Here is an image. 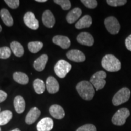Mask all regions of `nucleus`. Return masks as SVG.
<instances>
[{"mask_svg":"<svg viewBox=\"0 0 131 131\" xmlns=\"http://www.w3.org/2000/svg\"><path fill=\"white\" fill-rule=\"evenodd\" d=\"M24 22L26 26L32 30H37L39 27V22L36 19L35 15L32 12H26L24 15Z\"/></svg>","mask_w":131,"mask_h":131,"instance_id":"obj_8","label":"nucleus"},{"mask_svg":"<svg viewBox=\"0 0 131 131\" xmlns=\"http://www.w3.org/2000/svg\"><path fill=\"white\" fill-rule=\"evenodd\" d=\"M76 89L80 96L85 100H91L95 95L94 87L90 81H80L77 85Z\"/></svg>","mask_w":131,"mask_h":131,"instance_id":"obj_1","label":"nucleus"},{"mask_svg":"<svg viewBox=\"0 0 131 131\" xmlns=\"http://www.w3.org/2000/svg\"><path fill=\"white\" fill-rule=\"evenodd\" d=\"M46 87L50 94H55L58 92L60 89L58 82L53 77H49L47 78Z\"/></svg>","mask_w":131,"mask_h":131,"instance_id":"obj_14","label":"nucleus"},{"mask_svg":"<svg viewBox=\"0 0 131 131\" xmlns=\"http://www.w3.org/2000/svg\"><path fill=\"white\" fill-rule=\"evenodd\" d=\"M7 97V93L5 92L4 91L0 90V103L3 102V101H5L6 98Z\"/></svg>","mask_w":131,"mask_h":131,"instance_id":"obj_34","label":"nucleus"},{"mask_svg":"<svg viewBox=\"0 0 131 131\" xmlns=\"http://www.w3.org/2000/svg\"><path fill=\"white\" fill-rule=\"evenodd\" d=\"M53 42L62 49H68L70 46V41L68 37L63 35H56L53 38Z\"/></svg>","mask_w":131,"mask_h":131,"instance_id":"obj_13","label":"nucleus"},{"mask_svg":"<svg viewBox=\"0 0 131 131\" xmlns=\"http://www.w3.org/2000/svg\"><path fill=\"white\" fill-rule=\"evenodd\" d=\"M130 115V111L127 108H122L115 113L112 118V122L114 125L123 126L125 124L126 119Z\"/></svg>","mask_w":131,"mask_h":131,"instance_id":"obj_5","label":"nucleus"},{"mask_svg":"<svg viewBox=\"0 0 131 131\" xmlns=\"http://www.w3.org/2000/svg\"><path fill=\"white\" fill-rule=\"evenodd\" d=\"M14 105L15 109L18 114H21L25 110L26 103L24 99L20 95L16 96L14 98Z\"/></svg>","mask_w":131,"mask_h":131,"instance_id":"obj_20","label":"nucleus"},{"mask_svg":"<svg viewBox=\"0 0 131 131\" xmlns=\"http://www.w3.org/2000/svg\"><path fill=\"white\" fill-rule=\"evenodd\" d=\"M33 86H34L35 92L38 94H42L45 91L46 85L45 83L42 80L39 79V78L34 80Z\"/></svg>","mask_w":131,"mask_h":131,"instance_id":"obj_25","label":"nucleus"},{"mask_svg":"<svg viewBox=\"0 0 131 131\" xmlns=\"http://www.w3.org/2000/svg\"><path fill=\"white\" fill-rule=\"evenodd\" d=\"M11 49L7 46L0 47V58H9L11 55Z\"/></svg>","mask_w":131,"mask_h":131,"instance_id":"obj_27","label":"nucleus"},{"mask_svg":"<svg viewBox=\"0 0 131 131\" xmlns=\"http://www.w3.org/2000/svg\"><path fill=\"white\" fill-rule=\"evenodd\" d=\"M107 77L104 71L100 70L94 73L90 79V83L93 85L96 91L103 89L105 86L106 81L105 78Z\"/></svg>","mask_w":131,"mask_h":131,"instance_id":"obj_4","label":"nucleus"},{"mask_svg":"<svg viewBox=\"0 0 131 131\" xmlns=\"http://www.w3.org/2000/svg\"><path fill=\"white\" fill-rule=\"evenodd\" d=\"M12 118V112L10 111L5 110L0 112V126L7 124Z\"/></svg>","mask_w":131,"mask_h":131,"instance_id":"obj_24","label":"nucleus"},{"mask_svg":"<svg viewBox=\"0 0 131 131\" xmlns=\"http://www.w3.org/2000/svg\"><path fill=\"white\" fill-rule=\"evenodd\" d=\"M54 3L60 5L64 10H68L71 7V3L69 0H55Z\"/></svg>","mask_w":131,"mask_h":131,"instance_id":"obj_28","label":"nucleus"},{"mask_svg":"<svg viewBox=\"0 0 131 131\" xmlns=\"http://www.w3.org/2000/svg\"><path fill=\"white\" fill-rule=\"evenodd\" d=\"M82 11L81 9L78 7L74 8L68 13L66 16V21L68 23L72 24L76 22L77 19L81 16Z\"/></svg>","mask_w":131,"mask_h":131,"instance_id":"obj_19","label":"nucleus"},{"mask_svg":"<svg viewBox=\"0 0 131 131\" xmlns=\"http://www.w3.org/2000/svg\"><path fill=\"white\" fill-rule=\"evenodd\" d=\"M92 19L91 16L88 15H84L80 18L75 24V27L77 29H82L84 28H88L92 25Z\"/></svg>","mask_w":131,"mask_h":131,"instance_id":"obj_18","label":"nucleus"},{"mask_svg":"<svg viewBox=\"0 0 131 131\" xmlns=\"http://www.w3.org/2000/svg\"><path fill=\"white\" fill-rule=\"evenodd\" d=\"M53 127V121L49 117H46L38 123L37 129L38 131H50Z\"/></svg>","mask_w":131,"mask_h":131,"instance_id":"obj_11","label":"nucleus"},{"mask_svg":"<svg viewBox=\"0 0 131 131\" xmlns=\"http://www.w3.org/2000/svg\"><path fill=\"white\" fill-rule=\"evenodd\" d=\"M81 2L89 9H95L98 5V2L96 0H81Z\"/></svg>","mask_w":131,"mask_h":131,"instance_id":"obj_30","label":"nucleus"},{"mask_svg":"<svg viewBox=\"0 0 131 131\" xmlns=\"http://www.w3.org/2000/svg\"><path fill=\"white\" fill-rule=\"evenodd\" d=\"M36 1H37V2L38 3H45V2H46V0H36Z\"/></svg>","mask_w":131,"mask_h":131,"instance_id":"obj_35","label":"nucleus"},{"mask_svg":"<svg viewBox=\"0 0 131 131\" xmlns=\"http://www.w3.org/2000/svg\"><path fill=\"white\" fill-rule=\"evenodd\" d=\"M101 66L103 68L108 72H115L121 69V63L114 55H106L103 57L101 61Z\"/></svg>","mask_w":131,"mask_h":131,"instance_id":"obj_2","label":"nucleus"},{"mask_svg":"<svg viewBox=\"0 0 131 131\" xmlns=\"http://www.w3.org/2000/svg\"><path fill=\"white\" fill-rule=\"evenodd\" d=\"M66 57L69 60L77 63L83 62L86 60V56L81 51L77 49H73L68 52L66 53Z\"/></svg>","mask_w":131,"mask_h":131,"instance_id":"obj_10","label":"nucleus"},{"mask_svg":"<svg viewBox=\"0 0 131 131\" xmlns=\"http://www.w3.org/2000/svg\"><path fill=\"white\" fill-rule=\"evenodd\" d=\"M0 131H1V128H0Z\"/></svg>","mask_w":131,"mask_h":131,"instance_id":"obj_38","label":"nucleus"},{"mask_svg":"<svg viewBox=\"0 0 131 131\" xmlns=\"http://www.w3.org/2000/svg\"><path fill=\"white\" fill-rule=\"evenodd\" d=\"M49 112L55 118L58 119H63L65 116V112L63 108L58 104H53L49 108Z\"/></svg>","mask_w":131,"mask_h":131,"instance_id":"obj_15","label":"nucleus"},{"mask_svg":"<svg viewBox=\"0 0 131 131\" xmlns=\"http://www.w3.org/2000/svg\"><path fill=\"white\" fill-rule=\"evenodd\" d=\"M106 2L112 7H118L126 4L127 1L126 0H107Z\"/></svg>","mask_w":131,"mask_h":131,"instance_id":"obj_29","label":"nucleus"},{"mask_svg":"<svg viewBox=\"0 0 131 131\" xmlns=\"http://www.w3.org/2000/svg\"><path fill=\"white\" fill-rule=\"evenodd\" d=\"M1 30H2V27H1V26L0 25V32H1Z\"/></svg>","mask_w":131,"mask_h":131,"instance_id":"obj_37","label":"nucleus"},{"mask_svg":"<svg viewBox=\"0 0 131 131\" xmlns=\"http://www.w3.org/2000/svg\"><path fill=\"white\" fill-rule=\"evenodd\" d=\"M130 96V91L127 88H123L114 95L112 98V103L117 106L127 102Z\"/></svg>","mask_w":131,"mask_h":131,"instance_id":"obj_3","label":"nucleus"},{"mask_svg":"<svg viewBox=\"0 0 131 131\" xmlns=\"http://www.w3.org/2000/svg\"><path fill=\"white\" fill-rule=\"evenodd\" d=\"M13 78L16 83L25 85L29 83V77L26 73L21 72H16L13 75Z\"/></svg>","mask_w":131,"mask_h":131,"instance_id":"obj_23","label":"nucleus"},{"mask_svg":"<svg viewBox=\"0 0 131 131\" xmlns=\"http://www.w3.org/2000/svg\"><path fill=\"white\" fill-rule=\"evenodd\" d=\"M43 47V44L41 41H32L28 44L29 51L33 53L38 52Z\"/></svg>","mask_w":131,"mask_h":131,"instance_id":"obj_26","label":"nucleus"},{"mask_svg":"<svg viewBox=\"0 0 131 131\" xmlns=\"http://www.w3.org/2000/svg\"><path fill=\"white\" fill-rule=\"evenodd\" d=\"M104 25L108 32L112 35L118 34L120 30V24L114 16H109L104 19Z\"/></svg>","mask_w":131,"mask_h":131,"instance_id":"obj_7","label":"nucleus"},{"mask_svg":"<svg viewBox=\"0 0 131 131\" xmlns=\"http://www.w3.org/2000/svg\"><path fill=\"white\" fill-rule=\"evenodd\" d=\"M0 111H1V109H0Z\"/></svg>","mask_w":131,"mask_h":131,"instance_id":"obj_39","label":"nucleus"},{"mask_svg":"<svg viewBox=\"0 0 131 131\" xmlns=\"http://www.w3.org/2000/svg\"><path fill=\"white\" fill-rule=\"evenodd\" d=\"M77 40L78 43L87 46H92L94 43V40L92 35L88 32H81L77 37Z\"/></svg>","mask_w":131,"mask_h":131,"instance_id":"obj_9","label":"nucleus"},{"mask_svg":"<svg viewBox=\"0 0 131 131\" xmlns=\"http://www.w3.org/2000/svg\"><path fill=\"white\" fill-rule=\"evenodd\" d=\"M10 49L16 57H21L23 55L24 52L23 47L18 41H12L11 42Z\"/></svg>","mask_w":131,"mask_h":131,"instance_id":"obj_22","label":"nucleus"},{"mask_svg":"<svg viewBox=\"0 0 131 131\" xmlns=\"http://www.w3.org/2000/svg\"><path fill=\"white\" fill-rule=\"evenodd\" d=\"M72 69V66L68 62L63 60H59L54 68L55 73L59 78H64Z\"/></svg>","mask_w":131,"mask_h":131,"instance_id":"obj_6","label":"nucleus"},{"mask_svg":"<svg viewBox=\"0 0 131 131\" xmlns=\"http://www.w3.org/2000/svg\"><path fill=\"white\" fill-rule=\"evenodd\" d=\"M41 115V111L37 107H33L27 113L25 122L27 124H32L35 122Z\"/></svg>","mask_w":131,"mask_h":131,"instance_id":"obj_16","label":"nucleus"},{"mask_svg":"<svg viewBox=\"0 0 131 131\" xmlns=\"http://www.w3.org/2000/svg\"><path fill=\"white\" fill-rule=\"evenodd\" d=\"M4 2L10 8L12 9H15L18 8L19 5V0H5Z\"/></svg>","mask_w":131,"mask_h":131,"instance_id":"obj_32","label":"nucleus"},{"mask_svg":"<svg viewBox=\"0 0 131 131\" xmlns=\"http://www.w3.org/2000/svg\"><path fill=\"white\" fill-rule=\"evenodd\" d=\"M125 45L127 50L131 52V34L129 35L125 40Z\"/></svg>","mask_w":131,"mask_h":131,"instance_id":"obj_33","label":"nucleus"},{"mask_svg":"<svg viewBox=\"0 0 131 131\" xmlns=\"http://www.w3.org/2000/svg\"><path fill=\"white\" fill-rule=\"evenodd\" d=\"M42 21L44 25L48 28H52L55 24V16L49 10L44 12L42 16Z\"/></svg>","mask_w":131,"mask_h":131,"instance_id":"obj_12","label":"nucleus"},{"mask_svg":"<svg viewBox=\"0 0 131 131\" xmlns=\"http://www.w3.org/2000/svg\"><path fill=\"white\" fill-rule=\"evenodd\" d=\"M48 61V56L46 54L41 55L34 63V68L36 70L41 72L45 69L47 62Z\"/></svg>","mask_w":131,"mask_h":131,"instance_id":"obj_17","label":"nucleus"},{"mask_svg":"<svg viewBox=\"0 0 131 131\" xmlns=\"http://www.w3.org/2000/svg\"><path fill=\"white\" fill-rule=\"evenodd\" d=\"M76 131H96V128L94 124H86L78 127Z\"/></svg>","mask_w":131,"mask_h":131,"instance_id":"obj_31","label":"nucleus"},{"mask_svg":"<svg viewBox=\"0 0 131 131\" xmlns=\"http://www.w3.org/2000/svg\"><path fill=\"white\" fill-rule=\"evenodd\" d=\"M10 131H21V130H19V129H14V130H12Z\"/></svg>","mask_w":131,"mask_h":131,"instance_id":"obj_36","label":"nucleus"},{"mask_svg":"<svg viewBox=\"0 0 131 131\" xmlns=\"http://www.w3.org/2000/svg\"><path fill=\"white\" fill-rule=\"evenodd\" d=\"M0 16L3 23L8 27H11L14 24V19L9 11L6 9H3L0 11Z\"/></svg>","mask_w":131,"mask_h":131,"instance_id":"obj_21","label":"nucleus"}]
</instances>
